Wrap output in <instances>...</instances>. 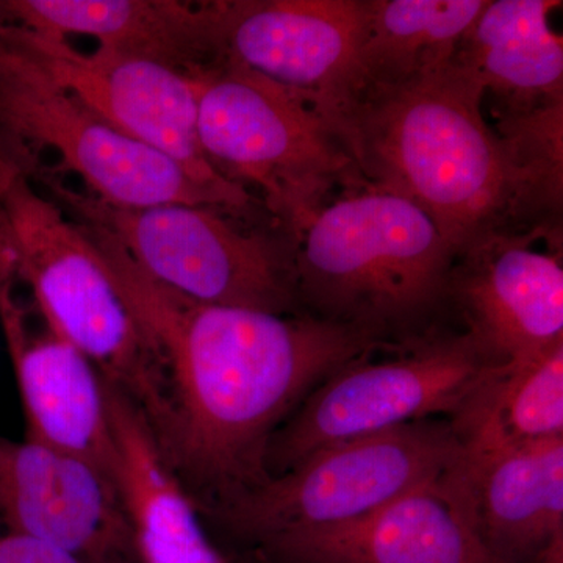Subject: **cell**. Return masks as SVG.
<instances>
[{"label":"cell","mask_w":563,"mask_h":563,"mask_svg":"<svg viewBox=\"0 0 563 563\" xmlns=\"http://www.w3.org/2000/svg\"><path fill=\"white\" fill-rule=\"evenodd\" d=\"M81 229L161 354L172 421L158 450L202 517L268 479L274 433L318 385L388 346L309 313L185 298L147 277L106 235Z\"/></svg>","instance_id":"1"},{"label":"cell","mask_w":563,"mask_h":563,"mask_svg":"<svg viewBox=\"0 0 563 563\" xmlns=\"http://www.w3.org/2000/svg\"><path fill=\"white\" fill-rule=\"evenodd\" d=\"M192 79L211 168L254 188L290 243L325 203L366 184L342 129L306 92L231 62Z\"/></svg>","instance_id":"5"},{"label":"cell","mask_w":563,"mask_h":563,"mask_svg":"<svg viewBox=\"0 0 563 563\" xmlns=\"http://www.w3.org/2000/svg\"><path fill=\"white\" fill-rule=\"evenodd\" d=\"M0 243L14 272L103 383L139 410L155 442L172 421V388L90 236L0 147Z\"/></svg>","instance_id":"4"},{"label":"cell","mask_w":563,"mask_h":563,"mask_svg":"<svg viewBox=\"0 0 563 563\" xmlns=\"http://www.w3.org/2000/svg\"><path fill=\"white\" fill-rule=\"evenodd\" d=\"M0 147L20 165L74 174L88 195L118 207L190 203L235 213L177 163L122 135L52 79L0 22ZM31 169V168H24ZM243 221V220H242Z\"/></svg>","instance_id":"7"},{"label":"cell","mask_w":563,"mask_h":563,"mask_svg":"<svg viewBox=\"0 0 563 563\" xmlns=\"http://www.w3.org/2000/svg\"><path fill=\"white\" fill-rule=\"evenodd\" d=\"M235 553L274 563H495L440 479L346 523Z\"/></svg>","instance_id":"16"},{"label":"cell","mask_w":563,"mask_h":563,"mask_svg":"<svg viewBox=\"0 0 563 563\" xmlns=\"http://www.w3.org/2000/svg\"><path fill=\"white\" fill-rule=\"evenodd\" d=\"M462 444L451 422L422 420L321 448L288 472L207 514L251 551L287 533L346 523L435 483Z\"/></svg>","instance_id":"8"},{"label":"cell","mask_w":563,"mask_h":563,"mask_svg":"<svg viewBox=\"0 0 563 563\" xmlns=\"http://www.w3.org/2000/svg\"><path fill=\"white\" fill-rule=\"evenodd\" d=\"M558 0H488L455 62L477 74L492 113H521L563 102V40L550 24Z\"/></svg>","instance_id":"19"},{"label":"cell","mask_w":563,"mask_h":563,"mask_svg":"<svg viewBox=\"0 0 563 563\" xmlns=\"http://www.w3.org/2000/svg\"><path fill=\"white\" fill-rule=\"evenodd\" d=\"M299 307L380 342L420 339L450 301L454 255L412 201L366 181L340 192L291 242Z\"/></svg>","instance_id":"3"},{"label":"cell","mask_w":563,"mask_h":563,"mask_svg":"<svg viewBox=\"0 0 563 563\" xmlns=\"http://www.w3.org/2000/svg\"><path fill=\"white\" fill-rule=\"evenodd\" d=\"M462 444L443 490L495 563L539 559L563 536V437L525 444Z\"/></svg>","instance_id":"15"},{"label":"cell","mask_w":563,"mask_h":563,"mask_svg":"<svg viewBox=\"0 0 563 563\" xmlns=\"http://www.w3.org/2000/svg\"><path fill=\"white\" fill-rule=\"evenodd\" d=\"M493 117L495 132L529 181L544 217L562 231L563 102Z\"/></svg>","instance_id":"22"},{"label":"cell","mask_w":563,"mask_h":563,"mask_svg":"<svg viewBox=\"0 0 563 563\" xmlns=\"http://www.w3.org/2000/svg\"><path fill=\"white\" fill-rule=\"evenodd\" d=\"M66 214L102 233L163 287L185 298L272 313H303L290 240L244 231L231 214L190 203L118 207L65 184L49 169L25 172Z\"/></svg>","instance_id":"6"},{"label":"cell","mask_w":563,"mask_h":563,"mask_svg":"<svg viewBox=\"0 0 563 563\" xmlns=\"http://www.w3.org/2000/svg\"><path fill=\"white\" fill-rule=\"evenodd\" d=\"M0 563H80L69 554L0 523Z\"/></svg>","instance_id":"23"},{"label":"cell","mask_w":563,"mask_h":563,"mask_svg":"<svg viewBox=\"0 0 563 563\" xmlns=\"http://www.w3.org/2000/svg\"><path fill=\"white\" fill-rule=\"evenodd\" d=\"M0 21L66 40L88 36L190 77L222 63L218 0H0Z\"/></svg>","instance_id":"17"},{"label":"cell","mask_w":563,"mask_h":563,"mask_svg":"<svg viewBox=\"0 0 563 563\" xmlns=\"http://www.w3.org/2000/svg\"><path fill=\"white\" fill-rule=\"evenodd\" d=\"M0 331L21 393L25 439L77 455L114 481L109 387L44 312L14 272L2 243Z\"/></svg>","instance_id":"11"},{"label":"cell","mask_w":563,"mask_h":563,"mask_svg":"<svg viewBox=\"0 0 563 563\" xmlns=\"http://www.w3.org/2000/svg\"><path fill=\"white\" fill-rule=\"evenodd\" d=\"M366 0H218L222 63L309 95L336 124L357 90Z\"/></svg>","instance_id":"12"},{"label":"cell","mask_w":563,"mask_h":563,"mask_svg":"<svg viewBox=\"0 0 563 563\" xmlns=\"http://www.w3.org/2000/svg\"><path fill=\"white\" fill-rule=\"evenodd\" d=\"M368 357L333 373L277 429L266 451L269 477L331 444L454 417L499 363L470 331L421 336L391 361Z\"/></svg>","instance_id":"9"},{"label":"cell","mask_w":563,"mask_h":563,"mask_svg":"<svg viewBox=\"0 0 563 563\" xmlns=\"http://www.w3.org/2000/svg\"><path fill=\"white\" fill-rule=\"evenodd\" d=\"M224 554V553H222ZM225 563H274L268 561H263V559L255 558V555L244 554V553H232L224 554Z\"/></svg>","instance_id":"24"},{"label":"cell","mask_w":563,"mask_h":563,"mask_svg":"<svg viewBox=\"0 0 563 563\" xmlns=\"http://www.w3.org/2000/svg\"><path fill=\"white\" fill-rule=\"evenodd\" d=\"M0 523L80 563H140L117 483L35 440L0 439Z\"/></svg>","instance_id":"13"},{"label":"cell","mask_w":563,"mask_h":563,"mask_svg":"<svg viewBox=\"0 0 563 563\" xmlns=\"http://www.w3.org/2000/svg\"><path fill=\"white\" fill-rule=\"evenodd\" d=\"M3 24L52 79L122 135L177 163L236 217L246 221L262 206L250 191L222 179L203 155L192 77L106 47L81 52L60 36Z\"/></svg>","instance_id":"10"},{"label":"cell","mask_w":563,"mask_h":563,"mask_svg":"<svg viewBox=\"0 0 563 563\" xmlns=\"http://www.w3.org/2000/svg\"><path fill=\"white\" fill-rule=\"evenodd\" d=\"M114 481L140 563H225L198 506L163 457L139 410L109 390Z\"/></svg>","instance_id":"18"},{"label":"cell","mask_w":563,"mask_h":563,"mask_svg":"<svg viewBox=\"0 0 563 563\" xmlns=\"http://www.w3.org/2000/svg\"><path fill=\"white\" fill-rule=\"evenodd\" d=\"M487 2L366 0L355 95L412 80L453 62Z\"/></svg>","instance_id":"20"},{"label":"cell","mask_w":563,"mask_h":563,"mask_svg":"<svg viewBox=\"0 0 563 563\" xmlns=\"http://www.w3.org/2000/svg\"><path fill=\"white\" fill-rule=\"evenodd\" d=\"M485 87L453 62L354 96L336 124L363 179L420 207L454 262L492 233L536 235L561 247L523 173L485 121Z\"/></svg>","instance_id":"2"},{"label":"cell","mask_w":563,"mask_h":563,"mask_svg":"<svg viewBox=\"0 0 563 563\" xmlns=\"http://www.w3.org/2000/svg\"><path fill=\"white\" fill-rule=\"evenodd\" d=\"M536 235L492 233L455 258L450 299L468 331L499 363L539 357L563 343L562 252H540Z\"/></svg>","instance_id":"14"},{"label":"cell","mask_w":563,"mask_h":563,"mask_svg":"<svg viewBox=\"0 0 563 563\" xmlns=\"http://www.w3.org/2000/svg\"><path fill=\"white\" fill-rule=\"evenodd\" d=\"M459 440L473 446L563 437V343L539 357L498 363L454 415Z\"/></svg>","instance_id":"21"}]
</instances>
